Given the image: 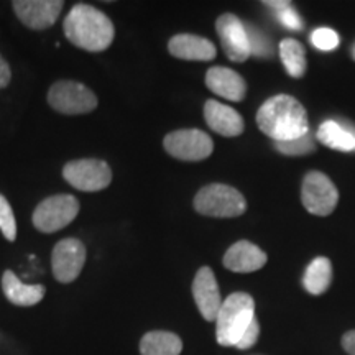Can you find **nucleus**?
Masks as SVG:
<instances>
[{
    "instance_id": "obj_1",
    "label": "nucleus",
    "mask_w": 355,
    "mask_h": 355,
    "mask_svg": "<svg viewBox=\"0 0 355 355\" xmlns=\"http://www.w3.org/2000/svg\"><path fill=\"white\" fill-rule=\"evenodd\" d=\"M257 125L277 144L301 139L309 132L308 112L295 97L279 94L270 97L257 112Z\"/></svg>"
},
{
    "instance_id": "obj_2",
    "label": "nucleus",
    "mask_w": 355,
    "mask_h": 355,
    "mask_svg": "<svg viewBox=\"0 0 355 355\" xmlns=\"http://www.w3.org/2000/svg\"><path fill=\"white\" fill-rule=\"evenodd\" d=\"M63 30L74 46L91 53L105 51L112 44L115 28L112 20L99 8L76 3L66 15Z\"/></svg>"
},
{
    "instance_id": "obj_3",
    "label": "nucleus",
    "mask_w": 355,
    "mask_h": 355,
    "mask_svg": "<svg viewBox=\"0 0 355 355\" xmlns=\"http://www.w3.org/2000/svg\"><path fill=\"white\" fill-rule=\"evenodd\" d=\"M255 319L254 298L247 293H232L222 301L216 319L217 343L224 347H235Z\"/></svg>"
},
{
    "instance_id": "obj_4",
    "label": "nucleus",
    "mask_w": 355,
    "mask_h": 355,
    "mask_svg": "<svg viewBox=\"0 0 355 355\" xmlns=\"http://www.w3.org/2000/svg\"><path fill=\"white\" fill-rule=\"evenodd\" d=\"M194 209L207 217H239L247 211V201L232 186L212 183L198 191Z\"/></svg>"
},
{
    "instance_id": "obj_5",
    "label": "nucleus",
    "mask_w": 355,
    "mask_h": 355,
    "mask_svg": "<svg viewBox=\"0 0 355 355\" xmlns=\"http://www.w3.org/2000/svg\"><path fill=\"white\" fill-rule=\"evenodd\" d=\"M79 209L81 206L73 194H53L35 207L33 225L43 234H55L76 219Z\"/></svg>"
},
{
    "instance_id": "obj_6",
    "label": "nucleus",
    "mask_w": 355,
    "mask_h": 355,
    "mask_svg": "<svg viewBox=\"0 0 355 355\" xmlns=\"http://www.w3.org/2000/svg\"><path fill=\"white\" fill-rule=\"evenodd\" d=\"M48 104L64 115L91 114L97 107V96L83 83L63 79L50 87Z\"/></svg>"
},
{
    "instance_id": "obj_7",
    "label": "nucleus",
    "mask_w": 355,
    "mask_h": 355,
    "mask_svg": "<svg viewBox=\"0 0 355 355\" xmlns=\"http://www.w3.org/2000/svg\"><path fill=\"white\" fill-rule=\"evenodd\" d=\"M63 178L74 189L84 191V193H97L112 183V170L104 159H73L64 165Z\"/></svg>"
},
{
    "instance_id": "obj_8",
    "label": "nucleus",
    "mask_w": 355,
    "mask_h": 355,
    "mask_svg": "<svg viewBox=\"0 0 355 355\" xmlns=\"http://www.w3.org/2000/svg\"><path fill=\"white\" fill-rule=\"evenodd\" d=\"M166 153L183 162H201L209 158L214 150V141L199 128H183L168 133L163 140Z\"/></svg>"
},
{
    "instance_id": "obj_9",
    "label": "nucleus",
    "mask_w": 355,
    "mask_h": 355,
    "mask_svg": "<svg viewBox=\"0 0 355 355\" xmlns=\"http://www.w3.org/2000/svg\"><path fill=\"white\" fill-rule=\"evenodd\" d=\"M301 201L314 216H329L339 201V191L324 173L309 171L301 186Z\"/></svg>"
},
{
    "instance_id": "obj_10",
    "label": "nucleus",
    "mask_w": 355,
    "mask_h": 355,
    "mask_svg": "<svg viewBox=\"0 0 355 355\" xmlns=\"http://www.w3.org/2000/svg\"><path fill=\"white\" fill-rule=\"evenodd\" d=\"M87 250L79 239L68 237L60 241L53 248L51 270L60 283H73L81 275L86 263Z\"/></svg>"
},
{
    "instance_id": "obj_11",
    "label": "nucleus",
    "mask_w": 355,
    "mask_h": 355,
    "mask_svg": "<svg viewBox=\"0 0 355 355\" xmlns=\"http://www.w3.org/2000/svg\"><path fill=\"white\" fill-rule=\"evenodd\" d=\"M216 32L219 35L222 48L234 63H243L248 60L250 43H248L247 26L232 13H224L216 21Z\"/></svg>"
},
{
    "instance_id": "obj_12",
    "label": "nucleus",
    "mask_w": 355,
    "mask_h": 355,
    "mask_svg": "<svg viewBox=\"0 0 355 355\" xmlns=\"http://www.w3.org/2000/svg\"><path fill=\"white\" fill-rule=\"evenodd\" d=\"M61 0H15L13 12L30 30H46L56 24L63 12Z\"/></svg>"
},
{
    "instance_id": "obj_13",
    "label": "nucleus",
    "mask_w": 355,
    "mask_h": 355,
    "mask_svg": "<svg viewBox=\"0 0 355 355\" xmlns=\"http://www.w3.org/2000/svg\"><path fill=\"white\" fill-rule=\"evenodd\" d=\"M193 296L201 316L206 321L216 322L222 306V298L216 275L209 266H202V268L198 270L193 282Z\"/></svg>"
},
{
    "instance_id": "obj_14",
    "label": "nucleus",
    "mask_w": 355,
    "mask_h": 355,
    "mask_svg": "<svg viewBox=\"0 0 355 355\" xmlns=\"http://www.w3.org/2000/svg\"><path fill=\"white\" fill-rule=\"evenodd\" d=\"M206 86L214 94L232 102L243 101L247 94L245 79L235 71L224 68V66H214L207 71Z\"/></svg>"
},
{
    "instance_id": "obj_15",
    "label": "nucleus",
    "mask_w": 355,
    "mask_h": 355,
    "mask_svg": "<svg viewBox=\"0 0 355 355\" xmlns=\"http://www.w3.org/2000/svg\"><path fill=\"white\" fill-rule=\"evenodd\" d=\"M168 51L178 60L184 61H211L217 55V50L212 42L191 33L175 35L168 42Z\"/></svg>"
},
{
    "instance_id": "obj_16",
    "label": "nucleus",
    "mask_w": 355,
    "mask_h": 355,
    "mask_svg": "<svg viewBox=\"0 0 355 355\" xmlns=\"http://www.w3.org/2000/svg\"><path fill=\"white\" fill-rule=\"evenodd\" d=\"M222 263L234 273H252L266 263V254L255 243L241 241L225 252Z\"/></svg>"
},
{
    "instance_id": "obj_17",
    "label": "nucleus",
    "mask_w": 355,
    "mask_h": 355,
    "mask_svg": "<svg viewBox=\"0 0 355 355\" xmlns=\"http://www.w3.org/2000/svg\"><path fill=\"white\" fill-rule=\"evenodd\" d=\"M204 119L211 130L222 137H237L245 128L242 115L237 110L212 99L204 104Z\"/></svg>"
},
{
    "instance_id": "obj_18",
    "label": "nucleus",
    "mask_w": 355,
    "mask_h": 355,
    "mask_svg": "<svg viewBox=\"0 0 355 355\" xmlns=\"http://www.w3.org/2000/svg\"><path fill=\"white\" fill-rule=\"evenodd\" d=\"M2 290L12 304L21 308L38 304L46 295V288L43 285H25L12 270H6L2 275Z\"/></svg>"
},
{
    "instance_id": "obj_19",
    "label": "nucleus",
    "mask_w": 355,
    "mask_h": 355,
    "mask_svg": "<svg viewBox=\"0 0 355 355\" xmlns=\"http://www.w3.org/2000/svg\"><path fill=\"white\" fill-rule=\"evenodd\" d=\"M318 140L337 152H354L355 150V125L336 121H326L318 128Z\"/></svg>"
},
{
    "instance_id": "obj_20",
    "label": "nucleus",
    "mask_w": 355,
    "mask_h": 355,
    "mask_svg": "<svg viewBox=\"0 0 355 355\" xmlns=\"http://www.w3.org/2000/svg\"><path fill=\"white\" fill-rule=\"evenodd\" d=\"M183 340L175 332L152 331L140 340V355H180Z\"/></svg>"
},
{
    "instance_id": "obj_21",
    "label": "nucleus",
    "mask_w": 355,
    "mask_h": 355,
    "mask_svg": "<svg viewBox=\"0 0 355 355\" xmlns=\"http://www.w3.org/2000/svg\"><path fill=\"white\" fill-rule=\"evenodd\" d=\"M332 282V263L326 257H318L311 261V265L306 270L303 285L306 291L311 295L318 296L327 291Z\"/></svg>"
},
{
    "instance_id": "obj_22",
    "label": "nucleus",
    "mask_w": 355,
    "mask_h": 355,
    "mask_svg": "<svg viewBox=\"0 0 355 355\" xmlns=\"http://www.w3.org/2000/svg\"><path fill=\"white\" fill-rule=\"evenodd\" d=\"M279 58L291 78L300 79L306 73V51L303 44L293 38H286L279 43Z\"/></svg>"
},
{
    "instance_id": "obj_23",
    "label": "nucleus",
    "mask_w": 355,
    "mask_h": 355,
    "mask_svg": "<svg viewBox=\"0 0 355 355\" xmlns=\"http://www.w3.org/2000/svg\"><path fill=\"white\" fill-rule=\"evenodd\" d=\"M277 148L278 152H282L283 155H288V157L308 155L311 152H314V137L311 135V132H308L304 137H301V139L277 144Z\"/></svg>"
},
{
    "instance_id": "obj_24",
    "label": "nucleus",
    "mask_w": 355,
    "mask_h": 355,
    "mask_svg": "<svg viewBox=\"0 0 355 355\" xmlns=\"http://www.w3.org/2000/svg\"><path fill=\"white\" fill-rule=\"evenodd\" d=\"M0 230L8 242H15L17 239V222L13 216L10 202L3 194H0Z\"/></svg>"
},
{
    "instance_id": "obj_25",
    "label": "nucleus",
    "mask_w": 355,
    "mask_h": 355,
    "mask_svg": "<svg viewBox=\"0 0 355 355\" xmlns=\"http://www.w3.org/2000/svg\"><path fill=\"white\" fill-rule=\"evenodd\" d=\"M247 26V35H248V43H250V53L255 56H272L273 46L270 43V40L265 37L263 33L257 32L254 26Z\"/></svg>"
},
{
    "instance_id": "obj_26",
    "label": "nucleus",
    "mask_w": 355,
    "mask_h": 355,
    "mask_svg": "<svg viewBox=\"0 0 355 355\" xmlns=\"http://www.w3.org/2000/svg\"><path fill=\"white\" fill-rule=\"evenodd\" d=\"M313 44L318 50L322 51H332L339 46V35L331 28H318L313 32Z\"/></svg>"
},
{
    "instance_id": "obj_27",
    "label": "nucleus",
    "mask_w": 355,
    "mask_h": 355,
    "mask_svg": "<svg viewBox=\"0 0 355 355\" xmlns=\"http://www.w3.org/2000/svg\"><path fill=\"white\" fill-rule=\"evenodd\" d=\"M259 334H260V324H259V321H257V318H255L254 321L250 322V326H248V329L245 331V334L242 336V339L239 340L235 347L241 349V350L250 349L252 345H255L257 339H259Z\"/></svg>"
},
{
    "instance_id": "obj_28",
    "label": "nucleus",
    "mask_w": 355,
    "mask_h": 355,
    "mask_svg": "<svg viewBox=\"0 0 355 355\" xmlns=\"http://www.w3.org/2000/svg\"><path fill=\"white\" fill-rule=\"evenodd\" d=\"M278 17H279V20L283 21V25H286L288 28H291V30L303 28V21H301L298 13L293 10L291 7H286V8H282V10H278Z\"/></svg>"
},
{
    "instance_id": "obj_29",
    "label": "nucleus",
    "mask_w": 355,
    "mask_h": 355,
    "mask_svg": "<svg viewBox=\"0 0 355 355\" xmlns=\"http://www.w3.org/2000/svg\"><path fill=\"white\" fill-rule=\"evenodd\" d=\"M12 81V71H10V66L6 60H3V56L0 55V89L7 87L8 84Z\"/></svg>"
},
{
    "instance_id": "obj_30",
    "label": "nucleus",
    "mask_w": 355,
    "mask_h": 355,
    "mask_svg": "<svg viewBox=\"0 0 355 355\" xmlns=\"http://www.w3.org/2000/svg\"><path fill=\"white\" fill-rule=\"evenodd\" d=\"M343 347L349 355H355V331H349L343 336Z\"/></svg>"
},
{
    "instance_id": "obj_31",
    "label": "nucleus",
    "mask_w": 355,
    "mask_h": 355,
    "mask_svg": "<svg viewBox=\"0 0 355 355\" xmlns=\"http://www.w3.org/2000/svg\"><path fill=\"white\" fill-rule=\"evenodd\" d=\"M265 6L277 8V10H282V8L291 7V2H288V0H266Z\"/></svg>"
},
{
    "instance_id": "obj_32",
    "label": "nucleus",
    "mask_w": 355,
    "mask_h": 355,
    "mask_svg": "<svg viewBox=\"0 0 355 355\" xmlns=\"http://www.w3.org/2000/svg\"><path fill=\"white\" fill-rule=\"evenodd\" d=\"M352 53H354V60H355V46H354V51Z\"/></svg>"
}]
</instances>
